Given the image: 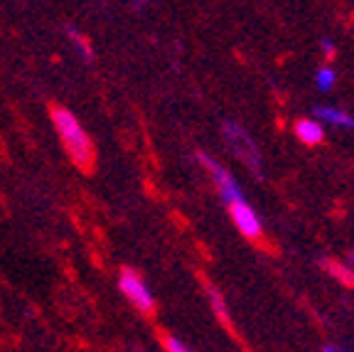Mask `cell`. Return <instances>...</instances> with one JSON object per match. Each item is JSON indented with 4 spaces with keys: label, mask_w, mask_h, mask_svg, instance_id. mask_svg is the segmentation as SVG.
<instances>
[{
    "label": "cell",
    "mask_w": 354,
    "mask_h": 352,
    "mask_svg": "<svg viewBox=\"0 0 354 352\" xmlns=\"http://www.w3.org/2000/svg\"><path fill=\"white\" fill-rule=\"evenodd\" d=\"M52 123L55 131L62 141V148L69 155L74 166L82 173H91L96 163V148L91 143V136L86 133V128L79 123V118L64 106H55L52 109Z\"/></svg>",
    "instance_id": "6da1fadb"
},
{
    "label": "cell",
    "mask_w": 354,
    "mask_h": 352,
    "mask_svg": "<svg viewBox=\"0 0 354 352\" xmlns=\"http://www.w3.org/2000/svg\"><path fill=\"white\" fill-rule=\"evenodd\" d=\"M221 133H224V141H227L229 150H232L239 160H243L256 175H261V170H263V168H261V150H259V146H256L254 138H251V133L234 121L224 123V126H221Z\"/></svg>",
    "instance_id": "7a4b0ae2"
},
{
    "label": "cell",
    "mask_w": 354,
    "mask_h": 352,
    "mask_svg": "<svg viewBox=\"0 0 354 352\" xmlns=\"http://www.w3.org/2000/svg\"><path fill=\"white\" fill-rule=\"evenodd\" d=\"M118 288L128 298L133 308H138L140 313H153L155 310V298L153 291L148 288V283L143 281V276L133 269H121L118 274Z\"/></svg>",
    "instance_id": "3957f363"
},
{
    "label": "cell",
    "mask_w": 354,
    "mask_h": 352,
    "mask_svg": "<svg viewBox=\"0 0 354 352\" xmlns=\"http://www.w3.org/2000/svg\"><path fill=\"white\" fill-rule=\"evenodd\" d=\"M197 160L207 168V170H209V175H212V180H214L216 190H219L221 200H227L229 204L239 202V200H243L241 185H239L236 177H234L232 173L227 170V168L221 166L219 160H214L212 155H207V153H197Z\"/></svg>",
    "instance_id": "277c9868"
},
{
    "label": "cell",
    "mask_w": 354,
    "mask_h": 352,
    "mask_svg": "<svg viewBox=\"0 0 354 352\" xmlns=\"http://www.w3.org/2000/svg\"><path fill=\"white\" fill-rule=\"evenodd\" d=\"M229 215H232L234 225H236V229L241 231L243 237L246 239H261L263 227H261L259 215H256L254 209L246 204V200H239V202L229 204Z\"/></svg>",
    "instance_id": "5b68a950"
},
{
    "label": "cell",
    "mask_w": 354,
    "mask_h": 352,
    "mask_svg": "<svg viewBox=\"0 0 354 352\" xmlns=\"http://www.w3.org/2000/svg\"><path fill=\"white\" fill-rule=\"evenodd\" d=\"M295 136H298L305 146H317V143H322V138H325V128H322L320 121L300 118V121L295 123Z\"/></svg>",
    "instance_id": "8992f818"
},
{
    "label": "cell",
    "mask_w": 354,
    "mask_h": 352,
    "mask_svg": "<svg viewBox=\"0 0 354 352\" xmlns=\"http://www.w3.org/2000/svg\"><path fill=\"white\" fill-rule=\"evenodd\" d=\"M66 33V39L72 42V47H74V52H77L79 57H82V62H86V64H91L94 62V47H91V42H88V37L84 33H79L77 28H69L64 30Z\"/></svg>",
    "instance_id": "52a82bcc"
},
{
    "label": "cell",
    "mask_w": 354,
    "mask_h": 352,
    "mask_svg": "<svg viewBox=\"0 0 354 352\" xmlns=\"http://www.w3.org/2000/svg\"><path fill=\"white\" fill-rule=\"evenodd\" d=\"M315 116L322 118V121L332 123V126H344V128H354V118L349 114L339 109H332V106H317L315 109Z\"/></svg>",
    "instance_id": "ba28073f"
},
{
    "label": "cell",
    "mask_w": 354,
    "mask_h": 352,
    "mask_svg": "<svg viewBox=\"0 0 354 352\" xmlns=\"http://www.w3.org/2000/svg\"><path fill=\"white\" fill-rule=\"evenodd\" d=\"M325 269L330 271L335 279L339 281V283H344V286L354 288V269L347 264H339V261L335 259H325Z\"/></svg>",
    "instance_id": "9c48e42d"
},
{
    "label": "cell",
    "mask_w": 354,
    "mask_h": 352,
    "mask_svg": "<svg viewBox=\"0 0 354 352\" xmlns=\"http://www.w3.org/2000/svg\"><path fill=\"white\" fill-rule=\"evenodd\" d=\"M205 288H207V296H209V303H212V308H214L216 318H219L221 323L232 331V320H229V310H227V303H224V296H221V293L216 291V288H212V286H205Z\"/></svg>",
    "instance_id": "30bf717a"
},
{
    "label": "cell",
    "mask_w": 354,
    "mask_h": 352,
    "mask_svg": "<svg viewBox=\"0 0 354 352\" xmlns=\"http://www.w3.org/2000/svg\"><path fill=\"white\" fill-rule=\"evenodd\" d=\"M335 72H332L330 67H320V69H317V74H315V82H317V89H320V91H330L332 87H335Z\"/></svg>",
    "instance_id": "8fae6325"
},
{
    "label": "cell",
    "mask_w": 354,
    "mask_h": 352,
    "mask_svg": "<svg viewBox=\"0 0 354 352\" xmlns=\"http://www.w3.org/2000/svg\"><path fill=\"white\" fill-rule=\"evenodd\" d=\"M160 342H162V347H165L167 352H187V350H189V347L185 345L183 340H177L175 335H165Z\"/></svg>",
    "instance_id": "7c38bea8"
},
{
    "label": "cell",
    "mask_w": 354,
    "mask_h": 352,
    "mask_svg": "<svg viewBox=\"0 0 354 352\" xmlns=\"http://www.w3.org/2000/svg\"><path fill=\"white\" fill-rule=\"evenodd\" d=\"M322 52H325V57L327 60H332V57H335V44L330 42V39H322Z\"/></svg>",
    "instance_id": "4fadbf2b"
},
{
    "label": "cell",
    "mask_w": 354,
    "mask_h": 352,
    "mask_svg": "<svg viewBox=\"0 0 354 352\" xmlns=\"http://www.w3.org/2000/svg\"><path fill=\"white\" fill-rule=\"evenodd\" d=\"M322 350H325V352H337L339 347H337V345H325V347H322Z\"/></svg>",
    "instance_id": "5bb4252c"
},
{
    "label": "cell",
    "mask_w": 354,
    "mask_h": 352,
    "mask_svg": "<svg viewBox=\"0 0 354 352\" xmlns=\"http://www.w3.org/2000/svg\"><path fill=\"white\" fill-rule=\"evenodd\" d=\"M347 259H349V266H352V269H354V249L347 254Z\"/></svg>",
    "instance_id": "9a60e30c"
}]
</instances>
